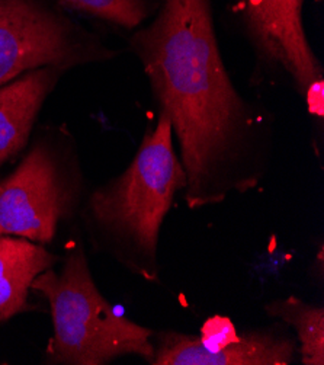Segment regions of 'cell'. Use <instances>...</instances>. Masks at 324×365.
Masks as SVG:
<instances>
[{"instance_id":"obj_1","label":"cell","mask_w":324,"mask_h":365,"mask_svg":"<svg viewBox=\"0 0 324 365\" xmlns=\"http://www.w3.org/2000/svg\"><path fill=\"white\" fill-rule=\"evenodd\" d=\"M130 48L172 124L188 205H215L256 188L269 165V124L229 76L212 0H162Z\"/></svg>"},{"instance_id":"obj_2","label":"cell","mask_w":324,"mask_h":365,"mask_svg":"<svg viewBox=\"0 0 324 365\" xmlns=\"http://www.w3.org/2000/svg\"><path fill=\"white\" fill-rule=\"evenodd\" d=\"M185 187L187 175L174 152L172 124L160 114L125 172L92 194L89 220L128 271L155 282L159 279L160 229L174 194Z\"/></svg>"},{"instance_id":"obj_3","label":"cell","mask_w":324,"mask_h":365,"mask_svg":"<svg viewBox=\"0 0 324 365\" xmlns=\"http://www.w3.org/2000/svg\"><path fill=\"white\" fill-rule=\"evenodd\" d=\"M31 288L43 293L51 307L54 336L47 348L51 364L103 365L124 355L152 362L155 332L115 313L95 285L82 247L68 253L60 274L50 268Z\"/></svg>"},{"instance_id":"obj_4","label":"cell","mask_w":324,"mask_h":365,"mask_svg":"<svg viewBox=\"0 0 324 365\" xmlns=\"http://www.w3.org/2000/svg\"><path fill=\"white\" fill-rule=\"evenodd\" d=\"M118 51L50 0H0V86L25 71L108 61Z\"/></svg>"},{"instance_id":"obj_5","label":"cell","mask_w":324,"mask_h":365,"mask_svg":"<svg viewBox=\"0 0 324 365\" xmlns=\"http://www.w3.org/2000/svg\"><path fill=\"white\" fill-rule=\"evenodd\" d=\"M76 195L75 175L60 150L48 140L40 141L14 173L0 180V237L51 242Z\"/></svg>"},{"instance_id":"obj_6","label":"cell","mask_w":324,"mask_h":365,"mask_svg":"<svg viewBox=\"0 0 324 365\" xmlns=\"http://www.w3.org/2000/svg\"><path fill=\"white\" fill-rule=\"evenodd\" d=\"M305 0H236V12L256 58L281 71L305 98L323 81V67L304 26Z\"/></svg>"},{"instance_id":"obj_7","label":"cell","mask_w":324,"mask_h":365,"mask_svg":"<svg viewBox=\"0 0 324 365\" xmlns=\"http://www.w3.org/2000/svg\"><path fill=\"white\" fill-rule=\"evenodd\" d=\"M298 354L297 341L272 331L249 332L217 351L207 352L197 336L164 334L153 365H290Z\"/></svg>"},{"instance_id":"obj_8","label":"cell","mask_w":324,"mask_h":365,"mask_svg":"<svg viewBox=\"0 0 324 365\" xmlns=\"http://www.w3.org/2000/svg\"><path fill=\"white\" fill-rule=\"evenodd\" d=\"M64 71L44 66L0 86V166L25 148L46 99Z\"/></svg>"},{"instance_id":"obj_9","label":"cell","mask_w":324,"mask_h":365,"mask_svg":"<svg viewBox=\"0 0 324 365\" xmlns=\"http://www.w3.org/2000/svg\"><path fill=\"white\" fill-rule=\"evenodd\" d=\"M56 262V255L44 246L23 237H0V322L28 309L33 279Z\"/></svg>"},{"instance_id":"obj_10","label":"cell","mask_w":324,"mask_h":365,"mask_svg":"<svg viewBox=\"0 0 324 365\" xmlns=\"http://www.w3.org/2000/svg\"><path fill=\"white\" fill-rule=\"evenodd\" d=\"M269 316L296 327L298 352L304 365L324 364V309L308 304L294 296L266 306Z\"/></svg>"},{"instance_id":"obj_11","label":"cell","mask_w":324,"mask_h":365,"mask_svg":"<svg viewBox=\"0 0 324 365\" xmlns=\"http://www.w3.org/2000/svg\"><path fill=\"white\" fill-rule=\"evenodd\" d=\"M57 4L125 29L142 25L159 6L153 0H57Z\"/></svg>"},{"instance_id":"obj_12","label":"cell","mask_w":324,"mask_h":365,"mask_svg":"<svg viewBox=\"0 0 324 365\" xmlns=\"http://www.w3.org/2000/svg\"><path fill=\"white\" fill-rule=\"evenodd\" d=\"M198 339L207 352H217L234 344L239 339V335L229 317L214 316L204 323Z\"/></svg>"},{"instance_id":"obj_13","label":"cell","mask_w":324,"mask_h":365,"mask_svg":"<svg viewBox=\"0 0 324 365\" xmlns=\"http://www.w3.org/2000/svg\"><path fill=\"white\" fill-rule=\"evenodd\" d=\"M311 109L313 114H317L318 118L323 117V81L315 82L307 92L304 98Z\"/></svg>"}]
</instances>
